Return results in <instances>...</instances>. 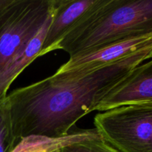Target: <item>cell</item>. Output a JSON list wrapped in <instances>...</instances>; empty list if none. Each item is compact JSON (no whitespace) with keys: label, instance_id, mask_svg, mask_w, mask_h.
Wrapping results in <instances>:
<instances>
[{"label":"cell","instance_id":"9c48e42d","mask_svg":"<svg viewBox=\"0 0 152 152\" xmlns=\"http://www.w3.org/2000/svg\"><path fill=\"white\" fill-rule=\"evenodd\" d=\"M96 129L72 132L61 138L28 136L19 140L11 152H55L68 144L97 136Z\"/></svg>","mask_w":152,"mask_h":152},{"label":"cell","instance_id":"8fae6325","mask_svg":"<svg viewBox=\"0 0 152 152\" xmlns=\"http://www.w3.org/2000/svg\"><path fill=\"white\" fill-rule=\"evenodd\" d=\"M56 152H119L97 135L65 145Z\"/></svg>","mask_w":152,"mask_h":152},{"label":"cell","instance_id":"7c38bea8","mask_svg":"<svg viewBox=\"0 0 152 152\" xmlns=\"http://www.w3.org/2000/svg\"><path fill=\"white\" fill-rule=\"evenodd\" d=\"M56 151H55V152H56Z\"/></svg>","mask_w":152,"mask_h":152},{"label":"cell","instance_id":"5b68a950","mask_svg":"<svg viewBox=\"0 0 152 152\" xmlns=\"http://www.w3.org/2000/svg\"><path fill=\"white\" fill-rule=\"evenodd\" d=\"M152 43V35L141 36L109 43L70 57L56 73L80 72L111 65Z\"/></svg>","mask_w":152,"mask_h":152},{"label":"cell","instance_id":"277c9868","mask_svg":"<svg viewBox=\"0 0 152 152\" xmlns=\"http://www.w3.org/2000/svg\"><path fill=\"white\" fill-rule=\"evenodd\" d=\"M95 129L119 152H152V105L132 104L99 113Z\"/></svg>","mask_w":152,"mask_h":152},{"label":"cell","instance_id":"6da1fadb","mask_svg":"<svg viewBox=\"0 0 152 152\" xmlns=\"http://www.w3.org/2000/svg\"><path fill=\"white\" fill-rule=\"evenodd\" d=\"M152 58V43L111 65L80 72L55 73L7 95L18 140L28 136L61 138L129 73Z\"/></svg>","mask_w":152,"mask_h":152},{"label":"cell","instance_id":"7a4b0ae2","mask_svg":"<svg viewBox=\"0 0 152 152\" xmlns=\"http://www.w3.org/2000/svg\"><path fill=\"white\" fill-rule=\"evenodd\" d=\"M152 35V0H96L55 46L70 57L132 37Z\"/></svg>","mask_w":152,"mask_h":152},{"label":"cell","instance_id":"30bf717a","mask_svg":"<svg viewBox=\"0 0 152 152\" xmlns=\"http://www.w3.org/2000/svg\"><path fill=\"white\" fill-rule=\"evenodd\" d=\"M19 141L15 137L6 97L0 102V152H11Z\"/></svg>","mask_w":152,"mask_h":152},{"label":"cell","instance_id":"3957f363","mask_svg":"<svg viewBox=\"0 0 152 152\" xmlns=\"http://www.w3.org/2000/svg\"><path fill=\"white\" fill-rule=\"evenodd\" d=\"M53 0H0V74L51 16Z\"/></svg>","mask_w":152,"mask_h":152},{"label":"cell","instance_id":"52a82bcc","mask_svg":"<svg viewBox=\"0 0 152 152\" xmlns=\"http://www.w3.org/2000/svg\"><path fill=\"white\" fill-rule=\"evenodd\" d=\"M96 1V0H53L51 19L45 37L40 56L54 50L55 46Z\"/></svg>","mask_w":152,"mask_h":152},{"label":"cell","instance_id":"ba28073f","mask_svg":"<svg viewBox=\"0 0 152 152\" xmlns=\"http://www.w3.org/2000/svg\"><path fill=\"white\" fill-rule=\"evenodd\" d=\"M52 14V13H51ZM51 16L48 18L37 35L15 56L0 74V102L7 95V91L18 76L37 58L40 56L42 47Z\"/></svg>","mask_w":152,"mask_h":152},{"label":"cell","instance_id":"8992f818","mask_svg":"<svg viewBox=\"0 0 152 152\" xmlns=\"http://www.w3.org/2000/svg\"><path fill=\"white\" fill-rule=\"evenodd\" d=\"M132 104L152 105V59L134 68L96 105L95 111H108Z\"/></svg>","mask_w":152,"mask_h":152}]
</instances>
